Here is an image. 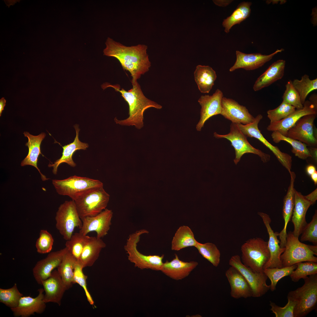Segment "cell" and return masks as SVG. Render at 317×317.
<instances>
[{"mask_svg":"<svg viewBox=\"0 0 317 317\" xmlns=\"http://www.w3.org/2000/svg\"><path fill=\"white\" fill-rule=\"evenodd\" d=\"M104 55L117 59L124 70L132 77L131 83L137 81L141 75L147 72L151 66L147 53L148 47L144 44L127 46L108 37L105 43Z\"/></svg>","mask_w":317,"mask_h":317,"instance_id":"6da1fadb","label":"cell"},{"mask_svg":"<svg viewBox=\"0 0 317 317\" xmlns=\"http://www.w3.org/2000/svg\"><path fill=\"white\" fill-rule=\"evenodd\" d=\"M132 85V88L127 91L121 88L117 84H105L103 88H113L116 91L120 93L128 104L129 117L122 120H119L115 117L114 120L116 123L123 126H134L137 129H140L144 126V114L145 110L151 107L160 109L162 106L145 96L137 81Z\"/></svg>","mask_w":317,"mask_h":317,"instance_id":"7a4b0ae2","label":"cell"},{"mask_svg":"<svg viewBox=\"0 0 317 317\" xmlns=\"http://www.w3.org/2000/svg\"><path fill=\"white\" fill-rule=\"evenodd\" d=\"M301 287L290 291L287 298L296 303L294 317H304L315 309L317 304V274L305 279Z\"/></svg>","mask_w":317,"mask_h":317,"instance_id":"3957f363","label":"cell"},{"mask_svg":"<svg viewBox=\"0 0 317 317\" xmlns=\"http://www.w3.org/2000/svg\"><path fill=\"white\" fill-rule=\"evenodd\" d=\"M241 251L245 265L254 272H263V267L270 257L267 242L259 237L251 238L242 245Z\"/></svg>","mask_w":317,"mask_h":317,"instance_id":"277c9868","label":"cell"},{"mask_svg":"<svg viewBox=\"0 0 317 317\" xmlns=\"http://www.w3.org/2000/svg\"><path fill=\"white\" fill-rule=\"evenodd\" d=\"M109 198L103 186L91 189L80 195L74 201L81 219L100 213L106 209Z\"/></svg>","mask_w":317,"mask_h":317,"instance_id":"5b68a950","label":"cell"},{"mask_svg":"<svg viewBox=\"0 0 317 317\" xmlns=\"http://www.w3.org/2000/svg\"><path fill=\"white\" fill-rule=\"evenodd\" d=\"M148 233V231L143 229L130 234L124 246V249L128 254V260L134 264L135 267L141 269L161 271L164 255H146L141 254L137 249V244L141 236Z\"/></svg>","mask_w":317,"mask_h":317,"instance_id":"8992f818","label":"cell"},{"mask_svg":"<svg viewBox=\"0 0 317 317\" xmlns=\"http://www.w3.org/2000/svg\"><path fill=\"white\" fill-rule=\"evenodd\" d=\"M317 254L309 248L308 245L301 242L292 232L287 234L285 250L280 256L283 267L292 266L302 262H317Z\"/></svg>","mask_w":317,"mask_h":317,"instance_id":"52a82bcc","label":"cell"},{"mask_svg":"<svg viewBox=\"0 0 317 317\" xmlns=\"http://www.w3.org/2000/svg\"><path fill=\"white\" fill-rule=\"evenodd\" d=\"M52 182L58 194L68 196L73 201L91 189L103 186L99 180L75 175L62 180L53 179Z\"/></svg>","mask_w":317,"mask_h":317,"instance_id":"ba28073f","label":"cell"},{"mask_svg":"<svg viewBox=\"0 0 317 317\" xmlns=\"http://www.w3.org/2000/svg\"><path fill=\"white\" fill-rule=\"evenodd\" d=\"M55 219L56 229L66 241L70 238L76 227L80 229L82 226L75 202L72 200L65 201L60 205Z\"/></svg>","mask_w":317,"mask_h":317,"instance_id":"9c48e42d","label":"cell"},{"mask_svg":"<svg viewBox=\"0 0 317 317\" xmlns=\"http://www.w3.org/2000/svg\"><path fill=\"white\" fill-rule=\"evenodd\" d=\"M214 136L217 139L225 138L229 140L234 148L235 152L234 163L237 165L242 156L246 153H252L258 155L264 163L268 162L270 156L260 150L253 147L248 141L247 137L241 132L237 124L232 123L230 132L226 134L220 135L215 132Z\"/></svg>","mask_w":317,"mask_h":317,"instance_id":"30bf717a","label":"cell"},{"mask_svg":"<svg viewBox=\"0 0 317 317\" xmlns=\"http://www.w3.org/2000/svg\"><path fill=\"white\" fill-rule=\"evenodd\" d=\"M229 264L237 269L245 279L252 289V297L262 296L270 289V285H267L266 283L268 277L264 273L252 271L242 263L239 255L232 256Z\"/></svg>","mask_w":317,"mask_h":317,"instance_id":"8fae6325","label":"cell"},{"mask_svg":"<svg viewBox=\"0 0 317 317\" xmlns=\"http://www.w3.org/2000/svg\"><path fill=\"white\" fill-rule=\"evenodd\" d=\"M262 117V115L259 114L255 118L254 122L250 124L246 125L241 124H237L239 129L246 137H254L258 139L269 149L280 163L290 173L291 168L292 157L289 154L281 151L278 147L272 144L264 137L258 127V124Z\"/></svg>","mask_w":317,"mask_h":317,"instance_id":"7c38bea8","label":"cell"},{"mask_svg":"<svg viewBox=\"0 0 317 317\" xmlns=\"http://www.w3.org/2000/svg\"><path fill=\"white\" fill-rule=\"evenodd\" d=\"M317 114L304 116L288 131L287 136L299 141L307 146H316L317 139L314 133L313 123Z\"/></svg>","mask_w":317,"mask_h":317,"instance_id":"4fadbf2b","label":"cell"},{"mask_svg":"<svg viewBox=\"0 0 317 317\" xmlns=\"http://www.w3.org/2000/svg\"><path fill=\"white\" fill-rule=\"evenodd\" d=\"M113 213L111 210L105 209L98 215L82 219V226L79 232L85 235L95 231L96 237L101 238L108 234L112 224Z\"/></svg>","mask_w":317,"mask_h":317,"instance_id":"5bb4252c","label":"cell"},{"mask_svg":"<svg viewBox=\"0 0 317 317\" xmlns=\"http://www.w3.org/2000/svg\"><path fill=\"white\" fill-rule=\"evenodd\" d=\"M303 108L296 109L291 114L277 122L270 123L267 129L269 131H276L282 135L287 136L289 130L297 121L303 116L311 114H317V107L309 100H306Z\"/></svg>","mask_w":317,"mask_h":317,"instance_id":"9a60e30c","label":"cell"},{"mask_svg":"<svg viewBox=\"0 0 317 317\" xmlns=\"http://www.w3.org/2000/svg\"><path fill=\"white\" fill-rule=\"evenodd\" d=\"M68 251L65 247L63 249L50 253L44 259L38 261L33 269V275L37 283L41 285L42 282L48 278L52 272L57 268L63 258Z\"/></svg>","mask_w":317,"mask_h":317,"instance_id":"2e32d148","label":"cell"},{"mask_svg":"<svg viewBox=\"0 0 317 317\" xmlns=\"http://www.w3.org/2000/svg\"><path fill=\"white\" fill-rule=\"evenodd\" d=\"M223 97L222 92L217 89L211 95H201L198 102L201 106L200 119L196 127L200 131L205 122L213 116L221 113L222 100Z\"/></svg>","mask_w":317,"mask_h":317,"instance_id":"e0dca14e","label":"cell"},{"mask_svg":"<svg viewBox=\"0 0 317 317\" xmlns=\"http://www.w3.org/2000/svg\"><path fill=\"white\" fill-rule=\"evenodd\" d=\"M258 214L262 218L269 236L267 242L270 257L269 260L264 266L263 269L281 268L283 266L280 256L284 251L285 247L281 248L280 246V242L277 238L279 232H274L272 229L270 225L271 220L269 215L262 212H258Z\"/></svg>","mask_w":317,"mask_h":317,"instance_id":"ac0fdd59","label":"cell"},{"mask_svg":"<svg viewBox=\"0 0 317 317\" xmlns=\"http://www.w3.org/2000/svg\"><path fill=\"white\" fill-rule=\"evenodd\" d=\"M220 114L232 123L246 125L253 122L254 117L246 107L234 100L223 97L222 100Z\"/></svg>","mask_w":317,"mask_h":317,"instance_id":"d6986e66","label":"cell"},{"mask_svg":"<svg viewBox=\"0 0 317 317\" xmlns=\"http://www.w3.org/2000/svg\"><path fill=\"white\" fill-rule=\"evenodd\" d=\"M38 295L35 298L23 296L20 299L18 306L11 309L15 317H28L35 313L41 314L45 311L46 306L43 299V288L38 290Z\"/></svg>","mask_w":317,"mask_h":317,"instance_id":"ffe728a7","label":"cell"},{"mask_svg":"<svg viewBox=\"0 0 317 317\" xmlns=\"http://www.w3.org/2000/svg\"><path fill=\"white\" fill-rule=\"evenodd\" d=\"M284 49H277L274 52L269 55H262L260 53L246 54L239 50L236 52V59L234 65L229 71L232 72L240 68L247 70L257 69L270 61L278 53L281 52Z\"/></svg>","mask_w":317,"mask_h":317,"instance_id":"44dd1931","label":"cell"},{"mask_svg":"<svg viewBox=\"0 0 317 317\" xmlns=\"http://www.w3.org/2000/svg\"><path fill=\"white\" fill-rule=\"evenodd\" d=\"M41 285L45 292L43 301L45 303L51 302L60 306L63 294L68 289L58 271L53 270L48 278L42 282Z\"/></svg>","mask_w":317,"mask_h":317,"instance_id":"7402d4cb","label":"cell"},{"mask_svg":"<svg viewBox=\"0 0 317 317\" xmlns=\"http://www.w3.org/2000/svg\"><path fill=\"white\" fill-rule=\"evenodd\" d=\"M171 261L163 263L161 271L164 274L176 280H182L188 276L198 265L197 262H184L180 260L176 254Z\"/></svg>","mask_w":317,"mask_h":317,"instance_id":"603a6c76","label":"cell"},{"mask_svg":"<svg viewBox=\"0 0 317 317\" xmlns=\"http://www.w3.org/2000/svg\"><path fill=\"white\" fill-rule=\"evenodd\" d=\"M312 205L304 196L295 190L294 204L291 217V222L294 226L293 233L295 236L299 237L307 224L306 216L307 211Z\"/></svg>","mask_w":317,"mask_h":317,"instance_id":"cb8c5ba5","label":"cell"},{"mask_svg":"<svg viewBox=\"0 0 317 317\" xmlns=\"http://www.w3.org/2000/svg\"><path fill=\"white\" fill-rule=\"evenodd\" d=\"M225 276L230 284V294L233 298H247L252 297L251 288L242 274L231 266L225 272Z\"/></svg>","mask_w":317,"mask_h":317,"instance_id":"d4e9b609","label":"cell"},{"mask_svg":"<svg viewBox=\"0 0 317 317\" xmlns=\"http://www.w3.org/2000/svg\"><path fill=\"white\" fill-rule=\"evenodd\" d=\"M289 173L291 176L290 183L287 193L283 200V217L284 224L282 230L278 233L280 240L279 245L281 247H284L286 244L287 225L291 218L294 204L295 189L294 188V185L296 175L293 172L291 171Z\"/></svg>","mask_w":317,"mask_h":317,"instance_id":"484cf974","label":"cell"},{"mask_svg":"<svg viewBox=\"0 0 317 317\" xmlns=\"http://www.w3.org/2000/svg\"><path fill=\"white\" fill-rule=\"evenodd\" d=\"M23 134L24 136L27 137L28 139L26 145L28 147V152L26 156L22 161L21 166H23L28 165L32 166L37 169L43 181H44L48 179L45 176L42 174L37 165L38 157L40 154H41L40 145L46 134L45 133H41L38 135L34 136L27 131L24 132Z\"/></svg>","mask_w":317,"mask_h":317,"instance_id":"4316f807","label":"cell"},{"mask_svg":"<svg viewBox=\"0 0 317 317\" xmlns=\"http://www.w3.org/2000/svg\"><path fill=\"white\" fill-rule=\"evenodd\" d=\"M74 127L76 131V135L73 141L62 146L63 151L61 156L53 163L49 164L48 165V167L53 168L52 172L54 175L57 174L58 168L62 163H66L72 167H75L76 164L72 158L73 154L78 150H85L89 146L87 143L81 142L79 139L80 129L78 127V125H75Z\"/></svg>","mask_w":317,"mask_h":317,"instance_id":"83f0119b","label":"cell"},{"mask_svg":"<svg viewBox=\"0 0 317 317\" xmlns=\"http://www.w3.org/2000/svg\"><path fill=\"white\" fill-rule=\"evenodd\" d=\"M286 61L279 60L272 63L257 79L253 86V90L257 91L269 86L283 77Z\"/></svg>","mask_w":317,"mask_h":317,"instance_id":"f1b7e54d","label":"cell"},{"mask_svg":"<svg viewBox=\"0 0 317 317\" xmlns=\"http://www.w3.org/2000/svg\"><path fill=\"white\" fill-rule=\"evenodd\" d=\"M106 246L101 238L91 237L84 247L78 261L84 268L92 266L98 259L101 250Z\"/></svg>","mask_w":317,"mask_h":317,"instance_id":"f546056e","label":"cell"},{"mask_svg":"<svg viewBox=\"0 0 317 317\" xmlns=\"http://www.w3.org/2000/svg\"><path fill=\"white\" fill-rule=\"evenodd\" d=\"M194 76L198 89L203 93L210 91L217 78L215 71L211 67L201 65L197 66Z\"/></svg>","mask_w":317,"mask_h":317,"instance_id":"4dcf8cb0","label":"cell"},{"mask_svg":"<svg viewBox=\"0 0 317 317\" xmlns=\"http://www.w3.org/2000/svg\"><path fill=\"white\" fill-rule=\"evenodd\" d=\"M198 242L191 229L187 226H182L177 229L173 238L171 249L179 251L187 247H195Z\"/></svg>","mask_w":317,"mask_h":317,"instance_id":"1f68e13d","label":"cell"},{"mask_svg":"<svg viewBox=\"0 0 317 317\" xmlns=\"http://www.w3.org/2000/svg\"><path fill=\"white\" fill-rule=\"evenodd\" d=\"M77 261L68 251L57 267V271L68 290L74 284V269Z\"/></svg>","mask_w":317,"mask_h":317,"instance_id":"d6a6232c","label":"cell"},{"mask_svg":"<svg viewBox=\"0 0 317 317\" xmlns=\"http://www.w3.org/2000/svg\"><path fill=\"white\" fill-rule=\"evenodd\" d=\"M252 4L250 2H242L238 4L231 15L223 20L222 25L226 33H228L234 25L240 24L249 16Z\"/></svg>","mask_w":317,"mask_h":317,"instance_id":"836d02e7","label":"cell"},{"mask_svg":"<svg viewBox=\"0 0 317 317\" xmlns=\"http://www.w3.org/2000/svg\"><path fill=\"white\" fill-rule=\"evenodd\" d=\"M271 136L273 141L276 143L284 141L290 144L292 147V152L299 158L305 160L308 157H312L307 146L304 143L284 136L276 131L272 132Z\"/></svg>","mask_w":317,"mask_h":317,"instance_id":"e575fe53","label":"cell"},{"mask_svg":"<svg viewBox=\"0 0 317 317\" xmlns=\"http://www.w3.org/2000/svg\"><path fill=\"white\" fill-rule=\"evenodd\" d=\"M292 82L294 87L299 95L303 104L309 94L317 89V78L311 80L306 74L301 77L300 80L295 79Z\"/></svg>","mask_w":317,"mask_h":317,"instance_id":"d590c367","label":"cell"},{"mask_svg":"<svg viewBox=\"0 0 317 317\" xmlns=\"http://www.w3.org/2000/svg\"><path fill=\"white\" fill-rule=\"evenodd\" d=\"M91 238L80 232L72 234L70 238L66 241L65 247L75 258L78 261L83 249Z\"/></svg>","mask_w":317,"mask_h":317,"instance_id":"8d00e7d4","label":"cell"},{"mask_svg":"<svg viewBox=\"0 0 317 317\" xmlns=\"http://www.w3.org/2000/svg\"><path fill=\"white\" fill-rule=\"evenodd\" d=\"M199 253L213 266L217 267L220 261V253L216 246L210 242L202 244L198 242L195 247Z\"/></svg>","mask_w":317,"mask_h":317,"instance_id":"74e56055","label":"cell"},{"mask_svg":"<svg viewBox=\"0 0 317 317\" xmlns=\"http://www.w3.org/2000/svg\"><path fill=\"white\" fill-rule=\"evenodd\" d=\"M297 267L289 275L292 281H298L301 279H304L308 276L317 274V262L306 261L298 263Z\"/></svg>","mask_w":317,"mask_h":317,"instance_id":"f35d334b","label":"cell"},{"mask_svg":"<svg viewBox=\"0 0 317 317\" xmlns=\"http://www.w3.org/2000/svg\"><path fill=\"white\" fill-rule=\"evenodd\" d=\"M296 267L295 264L290 266L280 268H268L264 269L263 272L271 281L270 290L272 291H274L279 281L283 277L289 276Z\"/></svg>","mask_w":317,"mask_h":317,"instance_id":"ab89813d","label":"cell"},{"mask_svg":"<svg viewBox=\"0 0 317 317\" xmlns=\"http://www.w3.org/2000/svg\"><path fill=\"white\" fill-rule=\"evenodd\" d=\"M23 294L18 290L16 284L8 289L0 288V302L11 309L16 307Z\"/></svg>","mask_w":317,"mask_h":317,"instance_id":"60d3db41","label":"cell"},{"mask_svg":"<svg viewBox=\"0 0 317 317\" xmlns=\"http://www.w3.org/2000/svg\"><path fill=\"white\" fill-rule=\"evenodd\" d=\"M296 109L294 107L282 101L276 108L267 111V117L270 123L278 122L289 115Z\"/></svg>","mask_w":317,"mask_h":317,"instance_id":"b9f144b4","label":"cell"},{"mask_svg":"<svg viewBox=\"0 0 317 317\" xmlns=\"http://www.w3.org/2000/svg\"><path fill=\"white\" fill-rule=\"evenodd\" d=\"M292 81H288L285 85L286 90L282 96L283 101L295 107L296 109L303 108L300 96L294 87Z\"/></svg>","mask_w":317,"mask_h":317,"instance_id":"7bdbcfd3","label":"cell"},{"mask_svg":"<svg viewBox=\"0 0 317 317\" xmlns=\"http://www.w3.org/2000/svg\"><path fill=\"white\" fill-rule=\"evenodd\" d=\"M53 242L54 239L51 234L46 230H41L36 243L37 251L41 254L50 252L52 249Z\"/></svg>","mask_w":317,"mask_h":317,"instance_id":"ee69618b","label":"cell"},{"mask_svg":"<svg viewBox=\"0 0 317 317\" xmlns=\"http://www.w3.org/2000/svg\"><path fill=\"white\" fill-rule=\"evenodd\" d=\"M301 237V242L308 241L314 245L317 244V211L316 210L311 221L303 229Z\"/></svg>","mask_w":317,"mask_h":317,"instance_id":"f6af8a7d","label":"cell"},{"mask_svg":"<svg viewBox=\"0 0 317 317\" xmlns=\"http://www.w3.org/2000/svg\"><path fill=\"white\" fill-rule=\"evenodd\" d=\"M83 268L78 261H77L74 269V283H77L83 288L88 301L91 305H93L94 301L87 288V276L83 273Z\"/></svg>","mask_w":317,"mask_h":317,"instance_id":"bcb514c9","label":"cell"},{"mask_svg":"<svg viewBox=\"0 0 317 317\" xmlns=\"http://www.w3.org/2000/svg\"><path fill=\"white\" fill-rule=\"evenodd\" d=\"M287 299L288 302L283 307H280L272 301L270 302V310L276 317H294V311L296 303L289 298H287Z\"/></svg>","mask_w":317,"mask_h":317,"instance_id":"7dc6e473","label":"cell"},{"mask_svg":"<svg viewBox=\"0 0 317 317\" xmlns=\"http://www.w3.org/2000/svg\"><path fill=\"white\" fill-rule=\"evenodd\" d=\"M304 197L311 203L312 205L317 200V188L308 195L304 196Z\"/></svg>","mask_w":317,"mask_h":317,"instance_id":"c3c4849f","label":"cell"},{"mask_svg":"<svg viewBox=\"0 0 317 317\" xmlns=\"http://www.w3.org/2000/svg\"><path fill=\"white\" fill-rule=\"evenodd\" d=\"M214 3L217 6L224 7L227 6L230 4L232 0H213Z\"/></svg>","mask_w":317,"mask_h":317,"instance_id":"681fc988","label":"cell"},{"mask_svg":"<svg viewBox=\"0 0 317 317\" xmlns=\"http://www.w3.org/2000/svg\"><path fill=\"white\" fill-rule=\"evenodd\" d=\"M316 171L315 166L312 164L309 165L306 167V171L307 174L311 176Z\"/></svg>","mask_w":317,"mask_h":317,"instance_id":"f907efd6","label":"cell"},{"mask_svg":"<svg viewBox=\"0 0 317 317\" xmlns=\"http://www.w3.org/2000/svg\"><path fill=\"white\" fill-rule=\"evenodd\" d=\"M6 101L4 97L2 98L0 100V116H1L2 111L6 105Z\"/></svg>","mask_w":317,"mask_h":317,"instance_id":"816d5d0a","label":"cell"},{"mask_svg":"<svg viewBox=\"0 0 317 317\" xmlns=\"http://www.w3.org/2000/svg\"><path fill=\"white\" fill-rule=\"evenodd\" d=\"M317 97L316 94H313L309 98V101L315 106L317 107Z\"/></svg>","mask_w":317,"mask_h":317,"instance_id":"f5cc1de1","label":"cell"},{"mask_svg":"<svg viewBox=\"0 0 317 317\" xmlns=\"http://www.w3.org/2000/svg\"><path fill=\"white\" fill-rule=\"evenodd\" d=\"M312 157H313L316 160H317V148L311 147L309 149Z\"/></svg>","mask_w":317,"mask_h":317,"instance_id":"db71d44e","label":"cell"},{"mask_svg":"<svg viewBox=\"0 0 317 317\" xmlns=\"http://www.w3.org/2000/svg\"><path fill=\"white\" fill-rule=\"evenodd\" d=\"M312 180L313 181L315 185L317 184V172L316 171L312 174L311 176Z\"/></svg>","mask_w":317,"mask_h":317,"instance_id":"11a10c76","label":"cell"},{"mask_svg":"<svg viewBox=\"0 0 317 317\" xmlns=\"http://www.w3.org/2000/svg\"><path fill=\"white\" fill-rule=\"evenodd\" d=\"M308 246L310 250L313 252L317 254V245H308Z\"/></svg>","mask_w":317,"mask_h":317,"instance_id":"9f6ffc18","label":"cell"}]
</instances>
